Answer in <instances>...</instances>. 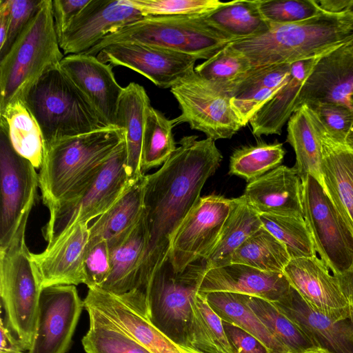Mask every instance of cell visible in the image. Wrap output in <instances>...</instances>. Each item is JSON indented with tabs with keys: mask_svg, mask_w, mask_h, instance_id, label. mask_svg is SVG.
Listing matches in <instances>:
<instances>
[{
	"mask_svg": "<svg viewBox=\"0 0 353 353\" xmlns=\"http://www.w3.org/2000/svg\"><path fill=\"white\" fill-rule=\"evenodd\" d=\"M319 57L291 63L286 84L250 119L249 123L254 136L281 134L283 125L299 108L301 87Z\"/></svg>",
	"mask_w": 353,
	"mask_h": 353,
	"instance_id": "28",
	"label": "cell"
},
{
	"mask_svg": "<svg viewBox=\"0 0 353 353\" xmlns=\"http://www.w3.org/2000/svg\"><path fill=\"white\" fill-rule=\"evenodd\" d=\"M0 129L7 134L17 154L40 169L44 157L43 137L34 116L23 100L9 103L0 110Z\"/></svg>",
	"mask_w": 353,
	"mask_h": 353,
	"instance_id": "31",
	"label": "cell"
},
{
	"mask_svg": "<svg viewBox=\"0 0 353 353\" xmlns=\"http://www.w3.org/2000/svg\"><path fill=\"white\" fill-rule=\"evenodd\" d=\"M204 294L211 307L223 321L237 326L250 334L266 347L268 353L291 352L248 306L243 294L229 292H211Z\"/></svg>",
	"mask_w": 353,
	"mask_h": 353,
	"instance_id": "34",
	"label": "cell"
},
{
	"mask_svg": "<svg viewBox=\"0 0 353 353\" xmlns=\"http://www.w3.org/2000/svg\"><path fill=\"white\" fill-rule=\"evenodd\" d=\"M124 140L123 128L106 126L46 145L39 173L43 203L48 208L78 192Z\"/></svg>",
	"mask_w": 353,
	"mask_h": 353,
	"instance_id": "3",
	"label": "cell"
},
{
	"mask_svg": "<svg viewBox=\"0 0 353 353\" xmlns=\"http://www.w3.org/2000/svg\"><path fill=\"white\" fill-rule=\"evenodd\" d=\"M177 345L182 353H203L184 343H177Z\"/></svg>",
	"mask_w": 353,
	"mask_h": 353,
	"instance_id": "55",
	"label": "cell"
},
{
	"mask_svg": "<svg viewBox=\"0 0 353 353\" xmlns=\"http://www.w3.org/2000/svg\"><path fill=\"white\" fill-rule=\"evenodd\" d=\"M304 353H332L326 349L319 347H313L307 350H306Z\"/></svg>",
	"mask_w": 353,
	"mask_h": 353,
	"instance_id": "56",
	"label": "cell"
},
{
	"mask_svg": "<svg viewBox=\"0 0 353 353\" xmlns=\"http://www.w3.org/2000/svg\"><path fill=\"white\" fill-rule=\"evenodd\" d=\"M285 154L283 144L277 141H260L240 147L230 157L229 174L241 176L248 183L279 166Z\"/></svg>",
	"mask_w": 353,
	"mask_h": 353,
	"instance_id": "40",
	"label": "cell"
},
{
	"mask_svg": "<svg viewBox=\"0 0 353 353\" xmlns=\"http://www.w3.org/2000/svg\"><path fill=\"white\" fill-rule=\"evenodd\" d=\"M126 0H90L59 38L63 54H83L107 35L143 18Z\"/></svg>",
	"mask_w": 353,
	"mask_h": 353,
	"instance_id": "16",
	"label": "cell"
},
{
	"mask_svg": "<svg viewBox=\"0 0 353 353\" xmlns=\"http://www.w3.org/2000/svg\"><path fill=\"white\" fill-rule=\"evenodd\" d=\"M291 63L252 68L228 91L230 102L243 126L288 82Z\"/></svg>",
	"mask_w": 353,
	"mask_h": 353,
	"instance_id": "26",
	"label": "cell"
},
{
	"mask_svg": "<svg viewBox=\"0 0 353 353\" xmlns=\"http://www.w3.org/2000/svg\"><path fill=\"white\" fill-rule=\"evenodd\" d=\"M23 101L39 125L45 148L57 140L109 126L60 65L47 70Z\"/></svg>",
	"mask_w": 353,
	"mask_h": 353,
	"instance_id": "5",
	"label": "cell"
},
{
	"mask_svg": "<svg viewBox=\"0 0 353 353\" xmlns=\"http://www.w3.org/2000/svg\"><path fill=\"white\" fill-rule=\"evenodd\" d=\"M90 0L52 1V12L58 39Z\"/></svg>",
	"mask_w": 353,
	"mask_h": 353,
	"instance_id": "50",
	"label": "cell"
},
{
	"mask_svg": "<svg viewBox=\"0 0 353 353\" xmlns=\"http://www.w3.org/2000/svg\"><path fill=\"white\" fill-rule=\"evenodd\" d=\"M232 199L201 196L185 216L172 241L169 259L175 272L205 259L216 245L232 208Z\"/></svg>",
	"mask_w": 353,
	"mask_h": 353,
	"instance_id": "12",
	"label": "cell"
},
{
	"mask_svg": "<svg viewBox=\"0 0 353 353\" xmlns=\"http://www.w3.org/2000/svg\"><path fill=\"white\" fill-rule=\"evenodd\" d=\"M334 275L337 278L341 289L347 300L350 320L353 323V263L347 270Z\"/></svg>",
	"mask_w": 353,
	"mask_h": 353,
	"instance_id": "52",
	"label": "cell"
},
{
	"mask_svg": "<svg viewBox=\"0 0 353 353\" xmlns=\"http://www.w3.org/2000/svg\"><path fill=\"white\" fill-rule=\"evenodd\" d=\"M259 218L263 227L285 245L290 259L316 256L304 219L268 214Z\"/></svg>",
	"mask_w": 353,
	"mask_h": 353,
	"instance_id": "43",
	"label": "cell"
},
{
	"mask_svg": "<svg viewBox=\"0 0 353 353\" xmlns=\"http://www.w3.org/2000/svg\"><path fill=\"white\" fill-rule=\"evenodd\" d=\"M143 17L203 16L225 5L219 0H126Z\"/></svg>",
	"mask_w": 353,
	"mask_h": 353,
	"instance_id": "44",
	"label": "cell"
},
{
	"mask_svg": "<svg viewBox=\"0 0 353 353\" xmlns=\"http://www.w3.org/2000/svg\"><path fill=\"white\" fill-rule=\"evenodd\" d=\"M234 41L203 16H146L107 35L83 54L97 57L109 45L136 43L207 60Z\"/></svg>",
	"mask_w": 353,
	"mask_h": 353,
	"instance_id": "6",
	"label": "cell"
},
{
	"mask_svg": "<svg viewBox=\"0 0 353 353\" xmlns=\"http://www.w3.org/2000/svg\"><path fill=\"white\" fill-rule=\"evenodd\" d=\"M206 22L235 41L261 34L269 29L257 0H236L203 16Z\"/></svg>",
	"mask_w": 353,
	"mask_h": 353,
	"instance_id": "36",
	"label": "cell"
},
{
	"mask_svg": "<svg viewBox=\"0 0 353 353\" xmlns=\"http://www.w3.org/2000/svg\"><path fill=\"white\" fill-rule=\"evenodd\" d=\"M151 106L145 88L134 82L123 88L118 104L116 125L125 130L126 168L130 180L143 174L142 145L147 112Z\"/></svg>",
	"mask_w": 353,
	"mask_h": 353,
	"instance_id": "29",
	"label": "cell"
},
{
	"mask_svg": "<svg viewBox=\"0 0 353 353\" xmlns=\"http://www.w3.org/2000/svg\"><path fill=\"white\" fill-rule=\"evenodd\" d=\"M272 303L314 347L332 353H353V323L350 320L336 321L312 310L292 287L280 299Z\"/></svg>",
	"mask_w": 353,
	"mask_h": 353,
	"instance_id": "21",
	"label": "cell"
},
{
	"mask_svg": "<svg viewBox=\"0 0 353 353\" xmlns=\"http://www.w3.org/2000/svg\"><path fill=\"white\" fill-rule=\"evenodd\" d=\"M308 106L334 141L347 144L353 127V108L334 103H321Z\"/></svg>",
	"mask_w": 353,
	"mask_h": 353,
	"instance_id": "46",
	"label": "cell"
},
{
	"mask_svg": "<svg viewBox=\"0 0 353 353\" xmlns=\"http://www.w3.org/2000/svg\"><path fill=\"white\" fill-rule=\"evenodd\" d=\"M349 43L353 47V39Z\"/></svg>",
	"mask_w": 353,
	"mask_h": 353,
	"instance_id": "58",
	"label": "cell"
},
{
	"mask_svg": "<svg viewBox=\"0 0 353 353\" xmlns=\"http://www.w3.org/2000/svg\"><path fill=\"white\" fill-rule=\"evenodd\" d=\"M84 303L76 285H54L41 289L35 332L28 353H65Z\"/></svg>",
	"mask_w": 353,
	"mask_h": 353,
	"instance_id": "14",
	"label": "cell"
},
{
	"mask_svg": "<svg viewBox=\"0 0 353 353\" xmlns=\"http://www.w3.org/2000/svg\"><path fill=\"white\" fill-rule=\"evenodd\" d=\"M145 182V174L130 181L117 201L90 226L88 241L104 240L110 245L138 223L144 211Z\"/></svg>",
	"mask_w": 353,
	"mask_h": 353,
	"instance_id": "30",
	"label": "cell"
},
{
	"mask_svg": "<svg viewBox=\"0 0 353 353\" xmlns=\"http://www.w3.org/2000/svg\"><path fill=\"white\" fill-rule=\"evenodd\" d=\"M88 223H79L64 232L32 258L42 288L54 285H78L85 282L84 258L90 236Z\"/></svg>",
	"mask_w": 353,
	"mask_h": 353,
	"instance_id": "20",
	"label": "cell"
},
{
	"mask_svg": "<svg viewBox=\"0 0 353 353\" xmlns=\"http://www.w3.org/2000/svg\"><path fill=\"white\" fill-rule=\"evenodd\" d=\"M131 181L126 168L124 140L90 182L72 196L48 208L50 217L43 229L48 245L74 225L89 223L105 212Z\"/></svg>",
	"mask_w": 353,
	"mask_h": 353,
	"instance_id": "8",
	"label": "cell"
},
{
	"mask_svg": "<svg viewBox=\"0 0 353 353\" xmlns=\"http://www.w3.org/2000/svg\"><path fill=\"white\" fill-rule=\"evenodd\" d=\"M84 284L99 288L111 270L110 251L106 241H88L84 258Z\"/></svg>",
	"mask_w": 353,
	"mask_h": 353,
	"instance_id": "47",
	"label": "cell"
},
{
	"mask_svg": "<svg viewBox=\"0 0 353 353\" xmlns=\"http://www.w3.org/2000/svg\"><path fill=\"white\" fill-rule=\"evenodd\" d=\"M39 185L36 168L16 152L0 129V248L7 247L27 224Z\"/></svg>",
	"mask_w": 353,
	"mask_h": 353,
	"instance_id": "11",
	"label": "cell"
},
{
	"mask_svg": "<svg viewBox=\"0 0 353 353\" xmlns=\"http://www.w3.org/2000/svg\"><path fill=\"white\" fill-rule=\"evenodd\" d=\"M290 260L285 245L263 227L250 236L233 254L231 263L272 272H283Z\"/></svg>",
	"mask_w": 353,
	"mask_h": 353,
	"instance_id": "38",
	"label": "cell"
},
{
	"mask_svg": "<svg viewBox=\"0 0 353 353\" xmlns=\"http://www.w3.org/2000/svg\"><path fill=\"white\" fill-rule=\"evenodd\" d=\"M56 32L52 1L42 0L0 61V110L23 98L34 83L64 57Z\"/></svg>",
	"mask_w": 353,
	"mask_h": 353,
	"instance_id": "4",
	"label": "cell"
},
{
	"mask_svg": "<svg viewBox=\"0 0 353 353\" xmlns=\"http://www.w3.org/2000/svg\"><path fill=\"white\" fill-rule=\"evenodd\" d=\"M309 108L322 145L323 188L353 232V149L334 141Z\"/></svg>",
	"mask_w": 353,
	"mask_h": 353,
	"instance_id": "23",
	"label": "cell"
},
{
	"mask_svg": "<svg viewBox=\"0 0 353 353\" xmlns=\"http://www.w3.org/2000/svg\"><path fill=\"white\" fill-rule=\"evenodd\" d=\"M97 57L105 63L128 68L162 88H171L194 71L198 60L185 54L136 43L109 45Z\"/></svg>",
	"mask_w": 353,
	"mask_h": 353,
	"instance_id": "15",
	"label": "cell"
},
{
	"mask_svg": "<svg viewBox=\"0 0 353 353\" xmlns=\"http://www.w3.org/2000/svg\"><path fill=\"white\" fill-rule=\"evenodd\" d=\"M27 225L0 248V294L6 324L29 351L35 332L41 281L25 241Z\"/></svg>",
	"mask_w": 353,
	"mask_h": 353,
	"instance_id": "7",
	"label": "cell"
},
{
	"mask_svg": "<svg viewBox=\"0 0 353 353\" xmlns=\"http://www.w3.org/2000/svg\"><path fill=\"white\" fill-rule=\"evenodd\" d=\"M283 273L310 308L336 321L350 320L339 281L317 255L291 259Z\"/></svg>",
	"mask_w": 353,
	"mask_h": 353,
	"instance_id": "17",
	"label": "cell"
},
{
	"mask_svg": "<svg viewBox=\"0 0 353 353\" xmlns=\"http://www.w3.org/2000/svg\"><path fill=\"white\" fill-rule=\"evenodd\" d=\"M353 47L341 45L319 57L299 94V108L306 104L340 103L352 108Z\"/></svg>",
	"mask_w": 353,
	"mask_h": 353,
	"instance_id": "18",
	"label": "cell"
},
{
	"mask_svg": "<svg viewBox=\"0 0 353 353\" xmlns=\"http://www.w3.org/2000/svg\"><path fill=\"white\" fill-rule=\"evenodd\" d=\"M42 0H10V23L6 41L0 49L2 57L28 25L40 6Z\"/></svg>",
	"mask_w": 353,
	"mask_h": 353,
	"instance_id": "48",
	"label": "cell"
},
{
	"mask_svg": "<svg viewBox=\"0 0 353 353\" xmlns=\"http://www.w3.org/2000/svg\"><path fill=\"white\" fill-rule=\"evenodd\" d=\"M257 4L264 19L272 23H296L321 13L312 0H257Z\"/></svg>",
	"mask_w": 353,
	"mask_h": 353,
	"instance_id": "45",
	"label": "cell"
},
{
	"mask_svg": "<svg viewBox=\"0 0 353 353\" xmlns=\"http://www.w3.org/2000/svg\"><path fill=\"white\" fill-rule=\"evenodd\" d=\"M352 108H353V102H352ZM347 145H348L350 148L353 149V127L352 130L347 137Z\"/></svg>",
	"mask_w": 353,
	"mask_h": 353,
	"instance_id": "57",
	"label": "cell"
},
{
	"mask_svg": "<svg viewBox=\"0 0 353 353\" xmlns=\"http://www.w3.org/2000/svg\"><path fill=\"white\" fill-rule=\"evenodd\" d=\"M146 245L147 231L143 211L140 220L128 232L108 245L111 270L108 279L99 288L116 295L136 291Z\"/></svg>",
	"mask_w": 353,
	"mask_h": 353,
	"instance_id": "27",
	"label": "cell"
},
{
	"mask_svg": "<svg viewBox=\"0 0 353 353\" xmlns=\"http://www.w3.org/2000/svg\"><path fill=\"white\" fill-rule=\"evenodd\" d=\"M301 180L294 168L280 165L248 183L242 195L259 214L303 218Z\"/></svg>",
	"mask_w": 353,
	"mask_h": 353,
	"instance_id": "24",
	"label": "cell"
},
{
	"mask_svg": "<svg viewBox=\"0 0 353 353\" xmlns=\"http://www.w3.org/2000/svg\"><path fill=\"white\" fill-rule=\"evenodd\" d=\"M269 26L261 34L230 43L252 68L318 57L353 39V17L350 14L321 13L296 23Z\"/></svg>",
	"mask_w": 353,
	"mask_h": 353,
	"instance_id": "2",
	"label": "cell"
},
{
	"mask_svg": "<svg viewBox=\"0 0 353 353\" xmlns=\"http://www.w3.org/2000/svg\"><path fill=\"white\" fill-rule=\"evenodd\" d=\"M181 114L175 125L186 123L214 141L230 139L244 127L232 108L228 92L198 75L194 70L170 88Z\"/></svg>",
	"mask_w": 353,
	"mask_h": 353,
	"instance_id": "10",
	"label": "cell"
},
{
	"mask_svg": "<svg viewBox=\"0 0 353 353\" xmlns=\"http://www.w3.org/2000/svg\"><path fill=\"white\" fill-rule=\"evenodd\" d=\"M286 141L296 155L294 170L302 181L309 174L323 186L322 145L309 107L299 108L288 121Z\"/></svg>",
	"mask_w": 353,
	"mask_h": 353,
	"instance_id": "32",
	"label": "cell"
},
{
	"mask_svg": "<svg viewBox=\"0 0 353 353\" xmlns=\"http://www.w3.org/2000/svg\"><path fill=\"white\" fill-rule=\"evenodd\" d=\"M248 306L270 332L291 352L304 353L314 345L289 319L267 300L244 295Z\"/></svg>",
	"mask_w": 353,
	"mask_h": 353,
	"instance_id": "41",
	"label": "cell"
},
{
	"mask_svg": "<svg viewBox=\"0 0 353 353\" xmlns=\"http://www.w3.org/2000/svg\"><path fill=\"white\" fill-rule=\"evenodd\" d=\"M223 325L234 353H268L266 347L250 334L225 321Z\"/></svg>",
	"mask_w": 353,
	"mask_h": 353,
	"instance_id": "49",
	"label": "cell"
},
{
	"mask_svg": "<svg viewBox=\"0 0 353 353\" xmlns=\"http://www.w3.org/2000/svg\"><path fill=\"white\" fill-rule=\"evenodd\" d=\"M290 353H292V352H290Z\"/></svg>",
	"mask_w": 353,
	"mask_h": 353,
	"instance_id": "60",
	"label": "cell"
},
{
	"mask_svg": "<svg viewBox=\"0 0 353 353\" xmlns=\"http://www.w3.org/2000/svg\"><path fill=\"white\" fill-rule=\"evenodd\" d=\"M179 143L157 171L146 174L143 202L147 245L134 291L145 299L152 276L169 257L175 232L223 159L210 138L199 140L196 135L185 136Z\"/></svg>",
	"mask_w": 353,
	"mask_h": 353,
	"instance_id": "1",
	"label": "cell"
},
{
	"mask_svg": "<svg viewBox=\"0 0 353 353\" xmlns=\"http://www.w3.org/2000/svg\"><path fill=\"white\" fill-rule=\"evenodd\" d=\"M10 16V0H0V49L3 48L7 39Z\"/></svg>",
	"mask_w": 353,
	"mask_h": 353,
	"instance_id": "54",
	"label": "cell"
},
{
	"mask_svg": "<svg viewBox=\"0 0 353 353\" xmlns=\"http://www.w3.org/2000/svg\"><path fill=\"white\" fill-rule=\"evenodd\" d=\"M0 353H27L2 318L0 319Z\"/></svg>",
	"mask_w": 353,
	"mask_h": 353,
	"instance_id": "51",
	"label": "cell"
},
{
	"mask_svg": "<svg viewBox=\"0 0 353 353\" xmlns=\"http://www.w3.org/2000/svg\"><path fill=\"white\" fill-rule=\"evenodd\" d=\"M321 13L330 14H348L352 0H312Z\"/></svg>",
	"mask_w": 353,
	"mask_h": 353,
	"instance_id": "53",
	"label": "cell"
},
{
	"mask_svg": "<svg viewBox=\"0 0 353 353\" xmlns=\"http://www.w3.org/2000/svg\"><path fill=\"white\" fill-rule=\"evenodd\" d=\"M206 270L205 260L199 259L177 273L168 257L155 272L147 288L150 321L161 330L171 322L188 325L192 299Z\"/></svg>",
	"mask_w": 353,
	"mask_h": 353,
	"instance_id": "13",
	"label": "cell"
},
{
	"mask_svg": "<svg viewBox=\"0 0 353 353\" xmlns=\"http://www.w3.org/2000/svg\"><path fill=\"white\" fill-rule=\"evenodd\" d=\"M90 325L82 339L86 353H150L97 309L84 305Z\"/></svg>",
	"mask_w": 353,
	"mask_h": 353,
	"instance_id": "37",
	"label": "cell"
},
{
	"mask_svg": "<svg viewBox=\"0 0 353 353\" xmlns=\"http://www.w3.org/2000/svg\"><path fill=\"white\" fill-rule=\"evenodd\" d=\"M83 303L108 316L150 353H182L177 343L119 296L100 288H88Z\"/></svg>",
	"mask_w": 353,
	"mask_h": 353,
	"instance_id": "25",
	"label": "cell"
},
{
	"mask_svg": "<svg viewBox=\"0 0 353 353\" xmlns=\"http://www.w3.org/2000/svg\"><path fill=\"white\" fill-rule=\"evenodd\" d=\"M187 325L184 344L203 353H234L223 321L204 294L197 292L193 297Z\"/></svg>",
	"mask_w": 353,
	"mask_h": 353,
	"instance_id": "35",
	"label": "cell"
},
{
	"mask_svg": "<svg viewBox=\"0 0 353 353\" xmlns=\"http://www.w3.org/2000/svg\"><path fill=\"white\" fill-rule=\"evenodd\" d=\"M261 228L259 214L243 197L232 199V208L219 240L210 254L204 259L207 270L231 264L234 252Z\"/></svg>",
	"mask_w": 353,
	"mask_h": 353,
	"instance_id": "33",
	"label": "cell"
},
{
	"mask_svg": "<svg viewBox=\"0 0 353 353\" xmlns=\"http://www.w3.org/2000/svg\"><path fill=\"white\" fill-rule=\"evenodd\" d=\"M59 65L106 125L117 126V108L123 88L117 81L111 65L85 54L66 55Z\"/></svg>",
	"mask_w": 353,
	"mask_h": 353,
	"instance_id": "19",
	"label": "cell"
},
{
	"mask_svg": "<svg viewBox=\"0 0 353 353\" xmlns=\"http://www.w3.org/2000/svg\"><path fill=\"white\" fill-rule=\"evenodd\" d=\"M173 119H167L150 106L147 112L141 156V169L145 172L163 165L176 149L172 134Z\"/></svg>",
	"mask_w": 353,
	"mask_h": 353,
	"instance_id": "39",
	"label": "cell"
},
{
	"mask_svg": "<svg viewBox=\"0 0 353 353\" xmlns=\"http://www.w3.org/2000/svg\"><path fill=\"white\" fill-rule=\"evenodd\" d=\"M290 288L283 272H265L243 264L231 263L206 270L198 292H229L275 302Z\"/></svg>",
	"mask_w": 353,
	"mask_h": 353,
	"instance_id": "22",
	"label": "cell"
},
{
	"mask_svg": "<svg viewBox=\"0 0 353 353\" xmlns=\"http://www.w3.org/2000/svg\"><path fill=\"white\" fill-rule=\"evenodd\" d=\"M252 68L248 59L228 44L196 65L194 72L228 92Z\"/></svg>",
	"mask_w": 353,
	"mask_h": 353,
	"instance_id": "42",
	"label": "cell"
},
{
	"mask_svg": "<svg viewBox=\"0 0 353 353\" xmlns=\"http://www.w3.org/2000/svg\"><path fill=\"white\" fill-rule=\"evenodd\" d=\"M352 102H353V97H352Z\"/></svg>",
	"mask_w": 353,
	"mask_h": 353,
	"instance_id": "59",
	"label": "cell"
},
{
	"mask_svg": "<svg viewBox=\"0 0 353 353\" xmlns=\"http://www.w3.org/2000/svg\"><path fill=\"white\" fill-rule=\"evenodd\" d=\"M303 218L314 250L333 274L353 263V232L319 181L309 174L301 181Z\"/></svg>",
	"mask_w": 353,
	"mask_h": 353,
	"instance_id": "9",
	"label": "cell"
}]
</instances>
